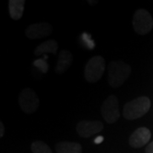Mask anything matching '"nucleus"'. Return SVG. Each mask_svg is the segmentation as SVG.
I'll list each match as a JSON object with an SVG mask.
<instances>
[{
    "label": "nucleus",
    "mask_w": 153,
    "mask_h": 153,
    "mask_svg": "<svg viewBox=\"0 0 153 153\" xmlns=\"http://www.w3.org/2000/svg\"><path fill=\"white\" fill-rule=\"evenodd\" d=\"M25 7L24 0H10L9 2V10L11 19L18 21L23 16Z\"/></svg>",
    "instance_id": "nucleus-12"
},
{
    "label": "nucleus",
    "mask_w": 153,
    "mask_h": 153,
    "mask_svg": "<svg viewBox=\"0 0 153 153\" xmlns=\"http://www.w3.org/2000/svg\"><path fill=\"white\" fill-rule=\"evenodd\" d=\"M105 68L104 58L100 55L93 56L88 60L84 68V76L88 82H96L101 78Z\"/></svg>",
    "instance_id": "nucleus-3"
},
{
    "label": "nucleus",
    "mask_w": 153,
    "mask_h": 153,
    "mask_svg": "<svg viewBox=\"0 0 153 153\" xmlns=\"http://www.w3.org/2000/svg\"><path fill=\"white\" fill-rule=\"evenodd\" d=\"M72 54L68 50H61L58 56L57 64L55 66V71L58 74H62L71 66L72 64Z\"/></svg>",
    "instance_id": "nucleus-10"
},
{
    "label": "nucleus",
    "mask_w": 153,
    "mask_h": 153,
    "mask_svg": "<svg viewBox=\"0 0 153 153\" xmlns=\"http://www.w3.org/2000/svg\"><path fill=\"white\" fill-rule=\"evenodd\" d=\"M55 151L57 153H82V146L78 143L64 141L55 146Z\"/></svg>",
    "instance_id": "nucleus-13"
},
{
    "label": "nucleus",
    "mask_w": 153,
    "mask_h": 153,
    "mask_svg": "<svg viewBox=\"0 0 153 153\" xmlns=\"http://www.w3.org/2000/svg\"><path fill=\"white\" fill-rule=\"evenodd\" d=\"M102 140H103V137H102V136L97 137V138L95 139V140H94V143H96V144H99V143L102 142Z\"/></svg>",
    "instance_id": "nucleus-18"
},
{
    "label": "nucleus",
    "mask_w": 153,
    "mask_h": 153,
    "mask_svg": "<svg viewBox=\"0 0 153 153\" xmlns=\"http://www.w3.org/2000/svg\"><path fill=\"white\" fill-rule=\"evenodd\" d=\"M19 105L21 109L25 112L31 114L35 112L39 106V99L36 92L31 88L23 89L19 96Z\"/></svg>",
    "instance_id": "nucleus-5"
},
{
    "label": "nucleus",
    "mask_w": 153,
    "mask_h": 153,
    "mask_svg": "<svg viewBox=\"0 0 153 153\" xmlns=\"http://www.w3.org/2000/svg\"><path fill=\"white\" fill-rule=\"evenodd\" d=\"M33 153H53L49 146L43 141H34L31 146Z\"/></svg>",
    "instance_id": "nucleus-14"
},
{
    "label": "nucleus",
    "mask_w": 153,
    "mask_h": 153,
    "mask_svg": "<svg viewBox=\"0 0 153 153\" xmlns=\"http://www.w3.org/2000/svg\"><path fill=\"white\" fill-rule=\"evenodd\" d=\"M53 33V27L48 22H39L30 25L26 30V36L29 39H38V38L48 37Z\"/></svg>",
    "instance_id": "nucleus-8"
},
{
    "label": "nucleus",
    "mask_w": 153,
    "mask_h": 153,
    "mask_svg": "<svg viewBox=\"0 0 153 153\" xmlns=\"http://www.w3.org/2000/svg\"><path fill=\"white\" fill-rule=\"evenodd\" d=\"M58 50V44L54 39H49L44 43L40 44L34 50V55L36 56L43 54H54L55 55Z\"/></svg>",
    "instance_id": "nucleus-11"
},
{
    "label": "nucleus",
    "mask_w": 153,
    "mask_h": 153,
    "mask_svg": "<svg viewBox=\"0 0 153 153\" xmlns=\"http://www.w3.org/2000/svg\"><path fill=\"white\" fill-rule=\"evenodd\" d=\"M4 134V125L3 122H0V137L2 138Z\"/></svg>",
    "instance_id": "nucleus-17"
},
{
    "label": "nucleus",
    "mask_w": 153,
    "mask_h": 153,
    "mask_svg": "<svg viewBox=\"0 0 153 153\" xmlns=\"http://www.w3.org/2000/svg\"><path fill=\"white\" fill-rule=\"evenodd\" d=\"M146 153H153V142L150 143L146 146Z\"/></svg>",
    "instance_id": "nucleus-16"
},
{
    "label": "nucleus",
    "mask_w": 153,
    "mask_h": 153,
    "mask_svg": "<svg viewBox=\"0 0 153 153\" xmlns=\"http://www.w3.org/2000/svg\"><path fill=\"white\" fill-rule=\"evenodd\" d=\"M104 126L100 121L83 120L78 123L76 127V133L82 138H89L95 134L102 131Z\"/></svg>",
    "instance_id": "nucleus-7"
},
{
    "label": "nucleus",
    "mask_w": 153,
    "mask_h": 153,
    "mask_svg": "<svg viewBox=\"0 0 153 153\" xmlns=\"http://www.w3.org/2000/svg\"><path fill=\"white\" fill-rule=\"evenodd\" d=\"M101 115L108 123H114L119 119V103L114 94L105 99L101 105Z\"/></svg>",
    "instance_id": "nucleus-6"
},
{
    "label": "nucleus",
    "mask_w": 153,
    "mask_h": 153,
    "mask_svg": "<svg viewBox=\"0 0 153 153\" xmlns=\"http://www.w3.org/2000/svg\"><path fill=\"white\" fill-rule=\"evenodd\" d=\"M151 136V131L147 128L141 127L137 128L130 135L128 139V143L133 148H140L149 142Z\"/></svg>",
    "instance_id": "nucleus-9"
},
{
    "label": "nucleus",
    "mask_w": 153,
    "mask_h": 153,
    "mask_svg": "<svg viewBox=\"0 0 153 153\" xmlns=\"http://www.w3.org/2000/svg\"><path fill=\"white\" fill-rule=\"evenodd\" d=\"M133 27L138 34L146 35L153 28V19L146 10H138L133 17Z\"/></svg>",
    "instance_id": "nucleus-4"
},
{
    "label": "nucleus",
    "mask_w": 153,
    "mask_h": 153,
    "mask_svg": "<svg viewBox=\"0 0 153 153\" xmlns=\"http://www.w3.org/2000/svg\"><path fill=\"white\" fill-rule=\"evenodd\" d=\"M34 66L39 68L43 72H46V71H48V68H49L48 64L46 63V61L44 60H35L34 61Z\"/></svg>",
    "instance_id": "nucleus-15"
},
{
    "label": "nucleus",
    "mask_w": 153,
    "mask_h": 153,
    "mask_svg": "<svg viewBox=\"0 0 153 153\" xmlns=\"http://www.w3.org/2000/svg\"><path fill=\"white\" fill-rule=\"evenodd\" d=\"M131 67L123 61H112L108 65V82L112 88L122 86L131 74Z\"/></svg>",
    "instance_id": "nucleus-2"
},
{
    "label": "nucleus",
    "mask_w": 153,
    "mask_h": 153,
    "mask_svg": "<svg viewBox=\"0 0 153 153\" xmlns=\"http://www.w3.org/2000/svg\"><path fill=\"white\" fill-rule=\"evenodd\" d=\"M150 107V99L146 96H141L125 104L123 110V116L127 120H135L146 114Z\"/></svg>",
    "instance_id": "nucleus-1"
}]
</instances>
